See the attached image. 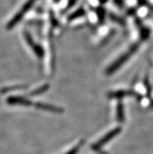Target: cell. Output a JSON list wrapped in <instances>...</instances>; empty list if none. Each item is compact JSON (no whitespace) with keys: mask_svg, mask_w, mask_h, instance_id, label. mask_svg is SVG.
Listing matches in <instances>:
<instances>
[{"mask_svg":"<svg viewBox=\"0 0 153 154\" xmlns=\"http://www.w3.org/2000/svg\"><path fill=\"white\" fill-rule=\"evenodd\" d=\"M139 46V43H135L133 45H131V47L127 51L126 53L121 55L118 59H116V60L112 63V64H110L107 67V69L105 71V74L108 75V76H109V75H112L113 73L116 72V70H118L138 50Z\"/></svg>","mask_w":153,"mask_h":154,"instance_id":"1","label":"cell"},{"mask_svg":"<svg viewBox=\"0 0 153 154\" xmlns=\"http://www.w3.org/2000/svg\"><path fill=\"white\" fill-rule=\"evenodd\" d=\"M35 1H36V0H28V1L23 5V7L20 10V11L18 12L17 14L14 16V18L8 23L7 27H7V29H12V28H14V27L21 20L22 18L23 17V16L25 15L27 13V11L32 7L34 2H35Z\"/></svg>","mask_w":153,"mask_h":154,"instance_id":"2","label":"cell"},{"mask_svg":"<svg viewBox=\"0 0 153 154\" xmlns=\"http://www.w3.org/2000/svg\"><path fill=\"white\" fill-rule=\"evenodd\" d=\"M122 131V128L120 127H116L114 129L111 130L110 131H109L106 135H104V136L100 140H99L97 143H95V145L92 146V149H94L95 150H98L99 149L103 147L104 145L106 144L108 142H109L110 140H112V139H114L115 137L117 135H119Z\"/></svg>","mask_w":153,"mask_h":154,"instance_id":"3","label":"cell"},{"mask_svg":"<svg viewBox=\"0 0 153 154\" xmlns=\"http://www.w3.org/2000/svg\"><path fill=\"white\" fill-rule=\"evenodd\" d=\"M127 96H136L138 99H141V96L138 95L137 92L132 90H117L115 92H111L108 94V98L109 99H123L124 97H127Z\"/></svg>","mask_w":153,"mask_h":154,"instance_id":"4","label":"cell"},{"mask_svg":"<svg viewBox=\"0 0 153 154\" xmlns=\"http://www.w3.org/2000/svg\"><path fill=\"white\" fill-rule=\"evenodd\" d=\"M35 107L38 109H42V110H45V111L51 112V113H58V114H61L64 112V109L63 108L56 106L52 105V104L40 103V102L35 103Z\"/></svg>","mask_w":153,"mask_h":154,"instance_id":"5","label":"cell"},{"mask_svg":"<svg viewBox=\"0 0 153 154\" xmlns=\"http://www.w3.org/2000/svg\"><path fill=\"white\" fill-rule=\"evenodd\" d=\"M7 103L10 105H21L24 106H31L33 104L31 100L21 96H10L8 98Z\"/></svg>","mask_w":153,"mask_h":154,"instance_id":"6","label":"cell"},{"mask_svg":"<svg viewBox=\"0 0 153 154\" xmlns=\"http://www.w3.org/2000/svg\"><path fill=\"white\" fill-rule=\"evenodd\" d=\"M116 121H119L120 123H123L125 121V114H124V105L121 102H119L116 106Z\"/></svg>","mask_w":153,"mask_h":154,"instance_id":"7","label":"cell"},{"mask_svg":"<svg viewBox=\"0 0 153 154\" xmlns=\"http://www.w3.org/2000/svg\"><path fill=\"white\" fill-rule=\"evenodd\" d=\"M138 24L140 27V37H141V39H142V41H145V40H147L150 36V33H151L150 29H148V27L142 26V24L139 23V20H138Z\"/></svg>","mask_w":153,"mask_h":154,"instance_id":"8","label":"cell"},{"mask_svg":"<svg viewBox=\"0 0 153 154\" xmlns=\"http://www.w3.org/2000/svg\"><path fill=\"white\" fill-rule=\"evenodd\" d=\"M50 88V85L49 84H45L41 85L40 88H36L34 91L31 92L30 96H40V95H42L43 93H45V92H47L48 90Z\"/></svg>","mask_w":153,"mask_h":154,"instance_id":"9","label":"cell"},{"mask_svg":"<svg viewBox=\"0 0 153 154\" xmlns=\"http://www.w3.org/2000/svg\"><path fill=\"white\" fill-rule=\"evenodd\" d=\"M85 14V10H84L83 8H81V9H78V10H76L75 12H74L73 14H70L68 17V20H74L75 19H78L79 17H81L83 16H84Z\"/></svg>","mask_w":153,"mask_h":154,"instance_id":"10","label":"cell"},{"mask_svg":"<svg viewBox=\"0 0 153 154\" xmlns=\"http://www.w3.org/2000/svg\"><path fill=\"white\" fill-rule=\"evenodd\" d=\"M32 50L35 53V54L38 57L39 59H42L45 55V52L43 49L42 47L38 44H35L33 47H32Z\"/></svg>","mask_w":153,"mask_h":154,"instance_id":"11","label":"cell"},{"mask_svg":"<svg viewBox=\"0 0 153 154\" xmlns=\"http://www.w3.org/2000/svg\"><path fill=\"white\" fill-rule=\"evenodd\" d=\"M96 14H97L99 21L100 22V23H103L105 20V17H106V11H105L104 9H103V7L98 8Z\"/></svg>","mask_w":153,"mask_h":154,"instance_id":"12","label":"cell"},{"mask_svg":"<svg viewBox=\"0 0 153 154\" xmlns=\"http://www.w3.org/2000/svg\"><path fill=\"white\" fill-rule=\"evenodd\" d=\"M23 35H24V38H25L26 42H27V43L28 44V45L32 48V47L35 45V42H34V39L32 38L31 35H30L27 31H24V32H23Z\"/></svg>","mask_w":153,"mask_h":154,"instance_id":"13","label":"cell"},{"mask_svg":"<svg viewBox=\"0 0 153 154\" xmlns=\"http://www.w3.org/2000/svg\"><path fill=\"white\" fill-rule=\"evenodd\" d=\"M144 85H145V89H146V92H147L148 97H151V85H150L149 79L148 78V77H146V78H145V80H144Z\"/></svg>","mask_w":153,"mask_h":154,"instance_id":"14","label":"cell"},{"mask_svg":"<svg viewBox=\"0 0 153 154\" xmlns=\"http://www.w3.org/2000/svg\"><path fill=\"white\" fill-rule=\"evenodd\" d=\"M109 17H110V19L112 20V21L116 22V23H118L119 24H120V25L122 26L125 25V21H124L122 18L120 17H117V16H116L115 14H109Z\"/></svg>","mask_w":153,"mask_h":154,"instance_id":"15","label":"cell"},{"mask_svg":"<svg viewBox=\"0 0 153 154\" xmlns=\"http://www.w3.org/2000/svg\"><path fill=\"white\" fill-rule=\"evenodd\" d=\"M83 144H84V141H81V143H80L77 146L74 147V148L72 149L71 150L69 151V152H68L67 153H66V154H77V152H78V150H79L80 148L82 146V145H83Z\"/></svg>","mask_w":153,"mask_h":154,"instance_id":"16","label":"cell"},{"mask_svg":"<svg viewBox=\"0 0 153 154\" xmlns=\"http://www.w3.org/2000/svg\"><path fill=\"white\" fill-rule=\"evenodd\" d=\"M77 1H78V0H70V2H69V3H68L67 5V9H70L72 6H74V4L77 2Z\"/></svg>","mask_w":153,"mask_h":154,"instance_id":"17","label":"cell"},{"mask_svg":"<svg viewBox=\"0 0 153 154\" xmlns=\"http://www.w3.org/2000/svg\"><path fill=\"white\" fill-rule=\"evenodd\" d=\"M114 2L117 5V6H120V7L124 5V0H114Z\"/></svg>","mask_w":153,"mask_h":154,"instance_id":"18","label":"cell"},{"mask_svg":"<svg viewBox=\"0 0 153 154\" xmlns=\"http://www.w3.org/2000/svg\"><path fill=\"white\" fill-rule=\"evenodd\" d=\"M138 3H139V5L142 6V5L145 3V0H138Z\"/></svg>","mask_w":153,"mask_h":154,"instance_id":"19","label":"cell"},{"mask_svg":"<svg viewBox=\"0 0 153 154\" xmlns=\"http://www.w3.org/2000/svg\"><path fill=\"white\" fill-rule=\"evenodd\" d=\"M107 1H108V0H99V2H101V3H106V2H107Z\"/></svg>","mask_w":153,"mask_h":154,"instance_id":"20","label":"cell"},{"mask_svg":"<svg viewBox=\"0 0 153 154\" xmlns=\"http://www.w3.org/2000/svg\"><path fill=\"white\" fill-rule=\"evenodd\" d=\"M151 106L153 108V100L151 101Z\"/></svg>","mask_w":153,"mask_h":154,"instance_id":"21","label":"cell"}]
</instances>
